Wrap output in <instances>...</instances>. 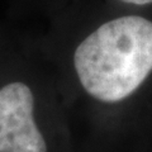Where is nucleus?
<instances>
[{
  "instance_id": "nucleus-1",
  "label": "nucleus",
  "mask_w": 152,
  "mask_h": 152,
  "mask_svg": "<svg viewBox=\"0 0 152 152\" xmlns=\"http://www.w3.org/2000/svg\"><path fill=\"white\" fill-rule=\"evenodd\" d=\"M74 64L93 98L104 103L123 100L152 71V22L129 15L104 23L76 48Z\"/></svg>"
},
{
  "instance_id": "nucleus-2",
  "label": "nucleus",
  "mask_w": 152,
  "mask_h": 152,
  "mask_svg": "<svg viewBox=\"0 0 152 152\" xmlns=\"http://www.w3.org/2000/svg\"><path fill=\"white\" fill-rule=\"evenodd\" d=\"M34 96L23 83L0 89V152H47L33 117Z\"/></svg>"
},
{
  "instance_id": "nucleus-3",
  "label": "nucleus",
  "mask_w": 152,
  "mask_h": 152,
  "mask_svg": "<svg viewBox=\"0 0 152 152\" xmlns=\"http://www.w3.org/2000/svg\"><path fill=\"white\" fill-rule=\"evenodd\" d=\"M122 1L128 4H136V5H145V4L152 3V0H122Z\"/></svg>"
}]
</instances>
